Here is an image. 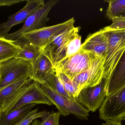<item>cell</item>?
Here are the masks:
<instances>
[{
	"mask_svg": "<svg viewBox=\"0 0 125 125\" xmlns=\"http://www.w3.org/2000/svg\"><path fill=\"white\" fill-rule=\"evenodd\" d=\"M75 22L74 18H72L61 23L26 32L20 36L31 45L41 52L45 45L56 37L74 27Z\"/></svg>",
	"mask_w": 125,
	"mask_h": 125,
	"instance_id": "1",
	"label": "cell"
},
{
	"mask_svg": "<svg viewBox=\"0 0 125 125\" xmlns=\"http://www.w3.org/2000/svg\"><path fill=\"white\" fill-rule=\"evenodd\" d=\"M37 103L23 106L9 113L2 112L0 116V125H15L26 116Z\"/></svg>",
	"mask_w": 125,
	"mask_h": 125,
	"instance_id": "18",
	"label": "cell"
},
{
	"mask_svg": "<svg viewBox=\"0 0 125 125\" xmlns=\"http://www.w3.org/2000/svg\"><path fill=\"white\" fill-rule=\"evenodd\" d=\"M40 123H41V121L38 120L36 119L32 123L31 125H40Z\"/></svg>",
	"mask_w": 125,
	"mask_h": 125,
	"instance_id": "29",
	"label": "cell"
},
{
	"mask_svg": "<svg viewBox=\"0 0 125 125\" xmlns=\"http://www.w3.org/2000/svg\"><path fill=\"white\" fill-rule=\"evenodd\" d=\"M39 84L45 94L56 106L61 115L66 116L72 114L81 119H88L89 112L76 101L62 97L44 84Z\"/></svg>",
	"mask_w": 125,
	"mask_h": 125,
	"instance_id": "4",
	"label": "cell"
},
{
	"mask_svg": "<svg viewBox=\"0 0 125 125\" xmlns=\"http://www.w3.org/2000/svg\"><path fill=\"white\" fill-rule=\"evenodd\" d=\"M59 1V0H50L47 1L41 8L28 18L20 29L7 34L4 37L9 40H15L23 33L46 26L47 22L50 20L48 17L49 12L53 7Z\"/></svg>",
	"mask_w": 125,
	"mask_h": 125,
	"instance_id": "6",
	"label": "cell"
},
{
	"mask_svg": "<svg viewBox=\"0 0 125 125\" xmlns=\"http://www.w3.org/2000/svg\"></svg>",
	"mask_w": 125,
	"mask_h": 125,
	"instance_id": "34",
	"label": "cell"
},
{
	"mask_svg": "<svg viewBox=\"0 0 125 125\" xmlns=\"http://www.w3.org/2000/svg\"><path fill=\"white\" fill-rule=\"evenodd\" d=\"M26 1L27 0H0V6H9L20 2Z\"/></svg>",
	"mask_w": 125,
	"mask_h": 125,
	"instance_id": "27",
	"label": "cell"
},
{
	"mask_svg": "<svg viewBox=\"0 0 125 125\" xmlns=\"http://www.w3.org/2000/svg\"><path fill=\"white\" fill-rule=\"evenodd\" d=\"M32 81L28 76H25L0 90V107L3 112L14 102Z\"/></svg>",
	"mask_w": 125,
	"mask_h": 125,
	"instance_id": "14",
	"label": "cell"
},
{
	"mask_svg": "<svg viewBox=\"0 0 125 125\" xmlns=\"http://www.w3.org/2000/svg\"><path fill=\"white\" fill-rule=\"evenodd\" d=\"M125 86V51L114 70L106 87V96L111 95Z\"/></svg>",
	"mask_w": 125,
	"mask_h": 125,
	"instance_id": "16",
	"label": "cell"
},
{
	"mask_svg": "<svg viewBox=\"0 0 125 125\" xmlns=\"http://www.w3.org/2000/svg\"><path fill=\"white\" fill-rule=\"evenodd\" d=\"M82 44L81 36L79 34H78L69 43L66 58L78 52L81 49Z\"/></svg>",
	"mask_w": 125,
	"mask_h": 125,
	"instance_id": "25",
	"label": "cell"
},
{
	"mask_svg": "<svg viewBox=\"0 0 125 125\" xmlns=\"http://www.w3.org/2000/svg\"><path fill=\"white\" fill-rule=\"evenodd\" d=\"M97 57L92 53L80 49L62 61L55 69V72L62 73L72 79L90 67Z\"/></svg>",
	"mask_w": 125,
	"mask_h": 125,
	"instance_id": "5",
	"label": "cell"
},
{
	"mask_svg": "<svg viewBox=\"0 0 125 125\" xmlns=\"http://www.w3.org/2000/svg\"><path fill=\"white\" fill-rule=\"evenodd\" d=\"M80 30L79 26H74L56 37L42 49L41 53L50 59L55 69L66 58L69 43Z\"/></svg>",
	"mask_w": 125,
	"mask_h": 125,
	"instance_id": "3",
	"label": "cell"
},
{
	"mask_svg": "<svg viewBox=\"0 0 125 125\" xmlns=\"http://www.w3.org/2000/svg\"><path fill=\"white\" fill-rule=\"evenodd\" d=\"M125 120V116L124 117H123V118L122 119V120Z\"/></svg>",
	"mask_w": 125,
	"mask_h": 125,
	"instance_id": "33",
	"label": "cell"
},
{
	"mask_svg": "<svg viewBox=\"0 0 125 125\" xmlns=\"http://www.w3.org/2000/svg\"><path fill=\"white\" fill-rule=\"evenodd\" d=\"M61 115L59 112H47L41 117L42 121L40 125H60L59 121Z\"/></svg>",
	"mask_w": 125,
	"mask_h": 125,
	"instance_id": "24",
	"label": "cell"
},
{
	"mask_svg": "<svg viewBox=\"0 0 125 125\" xmlns=\"http://www.w3.org/2000/svg\"><path fill=\"white\" fill-rule=\"evenodd\" d=\"M119 16H122V17H125V10Z\"/></svg>",
	"mask_w": 125,
	"mask_h": 125,
	"instance_id": "30",
	"label": "cell"
},
{
	"mask_svg": "<svg viewBox=\"0 0 125 125\" xmlns=\"http://www.w3.org/2000/svg\"><path fill=\"white\" fill-rule=\"evenodd\" d=\"M55 73L66 91L73 99L76 101L78 95L81 90L80 86L65 74L61 72H55Z\"/></svg>",
	"mask_w": 125,
	"mask_h": 125,
	"instance_id": "20",
	"label": "cell"
},
{
	"mask_svg": "<svg viewBox=\"0 0 125 125\" xmlns=\"http://www.w3.org/2000/svg\"><path fill=\"white\" fill-rule=\"evenodd\" d=\"M109 34V31L104 28L90 34L82 44L80 49L105 58L108 46Z\"/></svg>",
	"mask_w": 125,
	"mask_h": 125,
	"instance_id": "13",
	"label": "cell"
},
{
	"mask_svg": "<svg viewBox=\"0 0 125 125\" xmlns=\"http://www.w3.org/2000/svg\"><path fill=\"white\" fill-rule=\"evenodd\" d=\"M125 116V86L116 92L106 97L99 109L101 120L122 121Z\"/></svg>",
	"mask_w": 125,
	"mask_h": 125,
	"instance_id": "7",
	"label": "cell"
},
{
	"mask_svg": "<svg viewBox=\"0 0 125 125\" xmlns=\"http://www.w3.org/2000/svg\"><path fill=\"white\" fill-rule=\"evenodd\" d=\"M25 6L0 25V37H5L14 26L25 23L28 18L44 4V0H27Z\"/></svg>",
	"mask_w": 125,
	"mask_h": 125,
	"instance_id": "12",
	"label": "cell"
},
{
	"mask_svg": "<svg viewBox=\"0 0 125 125\" xmlns=\"http://www.w3.org/2000/svg\"><path fill=\"white\" fill-rule=\"evenodd\" d=\"M105 58L97 57L91 66L72 79L80 86L81 89L95 86L104 79Z\"/></svg>",
	"mask_w": 125,
	"mask_h": 125,
	"instance_id": "11",
	"label": "cell"
},
{
	"mask_svg": "<svg viewBox=\"0 0 125 125\" xmlns=\"http://www.w3.org/2000/svg\"><path fill=\"white\" fill-rule=\"evenodd\" d=\"M112 23L109 26L104 27L108 31L125 29V17L118 16L114 18L112 20Z\"/></svg>",
	"mask_w": 125,
	"mask_h": 125,
	"instance_id": "26",
	"label": "cell"
},
{
	"mask_svg": "<svg viewBox=\"0 0 125 125\" xmlns=\"http://www.w3.org/2000/svg\"><path fill=\"white\" fill-rule=\"evenodd\" d=\"M109 31L108 46L104 65L105 88L114 70L125 51V29Z\"/></svg>",
	"mask_w": 125,
	"mask_h": 125,
	"instance_id": "2",
	"label": "cell"
},
{
	"mask_svg": "<svg viewBox=\"0 0 125 125\" xmlns=\"http://www.w3.org/2000/svg\"><path fill=\"white\" fill-rule=\"evenodd\" d=\"M38 108L31 110L26 116L15 125H30L37 118H41L47 113L46 111L38 112Z\"/></svg>",
	"mask_w": 125,
	"mask_h": 125,
	"instance_id": "23",
	"label": "cell"
},
{
	"mask_svg": "<svg viewBox=\"0 0 125 125\" xmlns=\"http://www.w3.org/2000/svg\"><path fill=\"white\" fill-rule=\"evenodd\" d=\"M106 1L109 3L106 14L110 20L119 16L125 10V0H110Z\"/></svg>",
	"mask_w": 125,
	"mask_h": 125,
	"instance_id": "22",
	"label": "cell"
},
{
	"mask_svg": "<svg viewBox=\"0 0 125 125\" xmlns=\"http://www.w3.org/2000/svg\"><path fill=\"white\" fill-rule=\"evenodd\" d=\"M19 50L15 58L22 59L32 64L41 54V52L31 45L21 36L13 40Z\"/></svg>",
	"mask_w": 125,
	"mask_h": 125,
	"instance_id": "17",
	"label": "cell"
},
{
	"mask_svg": "<svg viewBox=\"0 0 125 125\" xmlns=\"http://www.w3.org/2000/svg\"><path fill=\"white\" fill-rule=\"evenodd\" d=\"M43 84H44L62 97L70 100H74L66 91L56 73L51 75Z\"/></svg>",
	"mask_w": 125,
	"mask_h": 125,
	"instance_id": "21",
	"label": "cell"
},
{
	"mask_svg": "<svg viewBox=\"0 0 125 125\" xmlns=\"http://www.w3.org/2000/svg\"><path fill=\"white\" fill-rule=\"evenodd\" d=\"M0 90L25 76L30 77L31 64L22 59L14 58L1 64Z\"/></svg>",
	"mask_w": 125,
	"mask_h": 125,
	"instance_id": "8",
	"label": "cell"
},
{
	"mask_svg": "<svg viewBox=\"0 0 125 125\" xmlns=\"http://www.w3.org/2000/svg\"><path fill=\"white\" fill-rule=\"evenodd\" d=\"M33 103L54 105L42 91L39 83L32 81L14 102L3 112L7 114L23 106Z\"/></svg>",
	"mask_w": 125,
	"mask_h": 125,
	"instance_id": "9",
	"label": "cell"
},
{
	"mask_svg": "<svg viewBox=\"0 0 125 125\" xmlns=\"http://www.w3.org/2000/svg\"><path fill=\"white\" fill-rule=\"evenodd\" d=\"M0 63V79L1 76V64Z\"/></svg>",
	"mask_w": 125,
	"mask_h": 125,
	"instance_id": "31",
	"label": "cell"
},
{
	"mask_svg": "<svg viewBox=\"0 0 125 125\" xmlns=\"http://www.w3.org/2000/svg\"><path fill=\"white\" fill-rule=\"evenodd\" d=\"M55 73V68L50 59L41 53L31 65L29 78L39 83L43 84Z\"/></svg>",
	"mask_w": 125,
	"mask_h": 125,
	"instance_id": "15",
	"label": "cell"
},
{
	"mask_svg": "<svg viewBox=\"0 0 125 125\" xmlns=\"http://www.w3.org/2000/svg\"><path fill=\"white\" fill-rule=\"evenodd\" d=\"M105 121L106 122L102 124V125H122L121 121L109 119Z\"/></svg>",
	"mask_w": 125,
	"mask_h": 125,
	"instance_id": "28",
	"label": "cell"
},
{
	"mask_svg": "<svg viewBox=\"0 0 125 125\" xmlns=\"http://www.w3.org/2000/svg\"><path fill=\"white\" fill-rule=\"evenodd\" d=\"M18 50L19 47L14 43L13 40L0 37V63L15 58Z\"/></svg>",
	"mask_w": 125,
	"mask_h": 125,
	"instance_id": "19",
	"label": "cell"
},
{
	"mask_svg": "<svg viewBox=\"0 0 125 125\" xmlns=\"http://www.w3.org/2000/svg\"><path fill=\"white\" fill-rule=\"evenodd\" d=\"M104 79L99 84L81 90L76 101L89 112H95L100 107L106 97Z\"/></svg>",
	"mask_w": 125,
	"mask_h": 125,
	"instance_id": "10",
	"label": "cell"
},
{
	"mask_svg": "<svg viewBox=\"0 0 125 125\" xmlns=\"http://www.w3.org/2000/svg\"></svg>",
	"mask_w": 125,
	"mask_h": 125,
	"instance_id": "35",
	"label": "cell"
},
{
	"mask_svg": "<svg viewBox=\"0 0 125 125\" xmlns=\"http://www.w3.org/2000/svg\"><path fill=\"white\" fill-rule=\"evenodd\" d=\"M2 112H3V109H2L1 107H0V115L1 114Z\"/></svg>",
	"mask_w": 125,
	"mask_h": 125,
	"instance_id": "32",
	"label": "cell"
}]
</instances>
